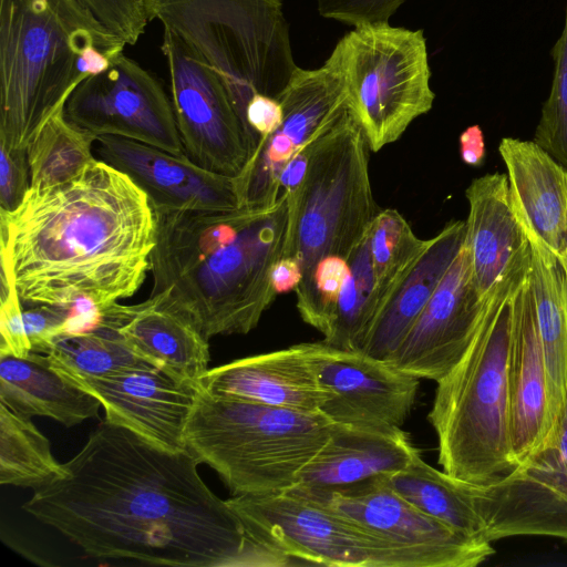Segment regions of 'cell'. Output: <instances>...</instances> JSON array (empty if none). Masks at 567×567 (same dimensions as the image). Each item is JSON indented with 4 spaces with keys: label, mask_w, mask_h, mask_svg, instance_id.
Instances as JSON below:
<instances>
[{
    "label": "cell",
    "mask_w": 567,
    "mask_h": 567,
    "mask_svg": "<svg viewBox=\"0 0 567 567\" xmlns=\"http://www.w3.org/2000/svg\"><path fill=\"white\" fill-rule=\"evenodd\" d=\"M188 451L159 447L102 421L22 508L97 559L173 567H281L255 543Z\"/></svg>",
    "instance_id": "6da1fadb"
},
{
    "label": "cell",
    "mask_w": 567,
    "mask_h": 567,
    "mask_svg": "<svg viewBox=\"0 0 567 567\" xmlns=\"http://www.w3.org/2000/svg\"><path fill=\"white\" fill-rule=\"evenodd\" d=\"M155 237L146 193L99 158L68 182L30 187L13 210L0 209V261L22 305L103 309L133 296Z\"/></svg>",
    "instance_id": "7a4b0ae2"
},
{
    "label": "cell",
    "mask_w": 567,
    "mask_h": 567,
    "mask_svg": "<svg viewBox=\"0 0 567 567\" xmlns=\"http://www.w3.org/2000/svg\"><path fill=\"white\" fill-rule=\"evenodd\" d=\"M155 217L151 295L190 319L208 340L255 329L277 296L271 270L286 246L285 196L269 207Z\"/></svg>",
    "instance_id": "3957f363"
},
{
    "label": "cell",
    "mask_w": 567,
    "mask_h": 567,
    "mask_svg": "<svg viewBox=\"0 0 567 567\" xmlns=\"http://www.w3.org/2000/svg\"><path fill=\"white\" fill-rule=\"evenodd\" d=\"M127 45L81 0H0V145L27 150L86 78Z\"/></svg>",
    "instance_id": "277c9868"
},
{
    "label": "cell",
    "mask_w": 567,
    "mask_h": 567,
    "mask_svg": "<svg viewBox=\"0 0 567 567\" xmlns=\"http://www.w3.org/2000/svg\"><path fill=\"white\" fill-rule=\"evenodd\" d=\"M517 290L491 298L467 349L436 382L429 413L442 470L472 484L497 482L518 466L508 377L512 298Z\"/></svg>",
    "instance_id": "5b68a950"
},
{
    "label": "cell",
    "mask_w": 567,
    "mask_h": 567,
    "mask_svg": "<svg viewBox=\"0 0 567 567\" xmlns=\"http://www.w3.org/2000/svg\"><path fill=\"white\" fill-rule=\"evenodd\" d=\"M332 422L298 412L219 398L202 386L184 431L186 450L219 475L233 495L292 488L328 441Z\"/></svg>",
    "instance_id": "8992f818"
},
{
    "label": "cell",
    "mask_w": 567,
    "mask_h": 567,
    "mask_svg": "<svg viewBox=\"0 0 567 567\" xmlns=\"http://www.w3.org/2000/svg\"><path fill=\"white\" fill-rule=\"evenodd\" d=\"M224 83L244 125L254 94L278 97L298 69L281 0H142Z\"/></svg>",
    "instance_id": "52a82bcc"
},
{
    "label": "cell",
    "mask_w": 567,
    "mask_h": 567,
    "mask_svg": "<svg viewBox=\"0 0 567 567\" xmlns=\"http://www.w3.org/2000/svg\"><path fill=\"white\" fill-rule=\"evenodd\" d=\"M370 151L352 106L312 141L291 251L301 281L327 258L348 260L380 210L370 183Z\"/></svg>",
    "instance_id": "ba28073f"
},
{
    "label": "cell",
    "mask_w": 567,
    "mask_h": 567,
    "mask_svg": "<svg viewBox=\"0 0 567 567\" xmlns=\"http://www.w3.org/2000/svg\"><path fill=\"white\" fill-rule=\"evenodd\" d=\"M336 47L351 106L372 152L398 141L432 109L435 94L422 29L389 23L358 27Z\"/></svg>",
    "instance_id": "9c48e42d"
},
{
    "label": "cell",
    "mask_w": 567,
    "mask_h": 567,
    "mask_svg": "<svg viewBox=\"0 0 567 567\" xmlns=\"http://www.w3.org/2000/svg\"><path fill=\"white\" fill-rule=\"evenodd\" d=\"M227 502L251 540L285 555L293 565L412 567L383 538L289 489L234 495Z\"/></svg>",
    "instance_id": "30bf717a"
},
{
    "label": "cell",
    "mask_w": 567,
    "mask_h": 567,
    "mask_svg": "<svg viewBox=\"0 0 567 567\" xmlns=\"http://www.w3.org/2000/svg\"><path fill=\"white\" fill-rule=\"evenodd\" d=\"M289 491L383 538L403 553L412 567H475L495 554L492 543L468 537L424 513L382 475L338 488Z\"/></svg>",
    "instance_id": "8fae6325"
},
{
    "label": "cell",
    "mask_w": 567,
    "mask_h": 567,
    "mask_svg": "<svg viewBox=\"0 0 567 567\" xmlns=\"http://www.w3.org/2000/svg\"><path fill=\"white\" fill-rule=\"evenodd\" d=\"M277 99L284 114L279 127L258 142L241 171L234 176L240 207L275 205L281 195L280 176L290 158L350 109L339 49L334 47L318 69L298 66Z\"/></svg>",
    "instance_id": "7c38bea8"
},
{
    "label": "cell",
    "mask_w": 567,
    "mask_h": 567,
    "mask_svg": "<svg viewBox=\"0 0 567 567\" xmlns=\"http://www.w3.org/2000/svg\"><path fill=\"white\" fill-rule=\"evenodd\" d=\"M171 101L186 155L217 174L236 176L256 143L220 78L173 32L164 29Z\"/></svg>",
    "instance_id": "4fadbf2b"
},
{
    "label": "cell",
    "mask_w": 567,
    "mask_h": 567,
    "mask_svg": "<svg viewBox=\"0 0 567 567\" xmlns=\"http://www.w3.org/2000/svg\"><path fill=\"white\" fill-rule=\"evenodd\" d=\"M64 114L96 136L123 137L186 155L161 81L125 54L106 71L83 80L69 96Z\"/></svg>",
    "instance_id": "5bb4252c"
},
{
    "label": "cell",
    "mask_w": 567,
    "mask_h": 567,
    "mask_svg": "<svg viewBox=\"0 0 567 567\" xmlns=\"http://www.w3.org/2000/svg\"><path fill=\"white\" fill-rule=\"evenodd\" d=\"M470 484L485 540L548 536L567 540V421L554 440L502 480Z\"/></svg>",
    "instance_id": "9a60e30c"
},
{
    "label": "cell",
    "mask_w": 567,
    "mask_h": 567,
    "mask_svg": "<svg viewBox=\"0 0 567 567\" xmlns=\"http://www.w3.org/2000/svg\"><path fill=\"white\" fill-rule=\"evenodd\" d=\"M326 399L320 412L332 423L399 429L408 419L419 378L361 351L307 342Z\"/></svg>",
    "instance_id": "2e32d148"
},
{
    "label": "cell",
    "mask_w": 567,
    "mask_h": 567,
    "mask_svg": "<svg viewBox=\"0 0 567 567\" xmlns=\"http://www.w3.org/2000/svg\"><path fill=\"white\" fill-rule=\"evenodd\" d=\"M491 298L483 300L476 291L470 256L463 244L388 362L419 379L437 382L467 349Z\"/></svg>",
    "instance_id": "e0dca14e"
},
{
    "label": "cell",
    "mask_w": 567,
    "mask_h": 567,
    "mask_svg": "<svg viewBox=\"0 0 567 567\" xmlns=\"http://www.w3.org/2000/svg\"><path fill=\"white\" fill-rule=\"evenodd\" d=\"M465 247L472 280L483 300L515 291L528 279L533 251L513 207L506 174H486L465 190Z\"/></svg>",
    "instance_id": "ac0fdd59"
},
{
    "label": "cell",
    "mask_w": 567,
    "mask_h": 567,
    "mask_svg": "<svg viewBox=\"0 0 567 567\" xmlns=\"http://www.w3.org/2000/svg\"><path fill=\"white\" fill-rule=\"evenodd\" d=\"M63 375L101 402L109 423L159 447L187 451L184 431L200 384L177 380L158 368L105 378Z\"/></svg>",
    "instance_id": "d6986e66"
},
{
    "label": "cell",
    "mask_w": 567,
    "mask_h": 567,
    "mask_svg": "<svg viewBox=\"0 0 567 567\" xmlns=\"http://www.w3.org/2000/svg\"><path fill=\"white\" fill-rule=\"evenodd\" d=\"M99 159L128 175L148 196L154 212L240 207L234 176L208 171L187 155L117 136H97Z\"/></svg>",
    "instance_id": "ffe728a7"
},
{
    "label": "cell",
    "mask_w": 567,
    "mask_h": 567,
    "mask_svg": "<svg viewBox=\"0 0 567 567\" xmlns=\"http://www.w3.org/2000/svg\"><path fill=\"white\" fill-rule=\"evenodd\" d=\"M508 377L513 451L519 465L550 443L555 433L529 279L512 298Z\"/></svg>",
    "instance_id": "44dd1931"
},
{
    "label": "cell",
    "mask_w": 567,
    "mask_h": 567,
    "mask_svg": "<svg viewBox=\"0 0 567 567\" xmlns=\"http://www.w3.org/2000/svg\"><path fill=\"white\" fill-rule=\"evenodd\" d=\"M199 384L215 396L298 412H320L326 399L307 343L208 369Z\"/></svg>",
    "instance_id": "7402d4cb"
},
{
    "label": "cell",
    "mask_w": 567,
    "mask_h": 567,
    "mask_svg": "<svg viewBox=\"0 0 567 567\" xmlns=\"http://www.w3.org/2000/svg\"><path fill=\"white\" fill-rule=\"evenodd\" d=\"M101 315L138 357L175 379L199 384L208 370V339L158 295L135 305L115 302Z\"/></svg>",
    "instance_id": "603a6c76"
},
{
    "label": "cell",
    "mask_w": 567,
    "mask_h": 567,
    "mask_svg": "<svg viewBox=\"0 0 567 567\" xmlns=\"http://www.w3.org/2000/svg\"><path fill=\"white\" fill-rule=\"evenodd\" d=\"M498 152L506 166L513 207L526 235L557 257L567 252V168L534 141L504 137Z\"/></svg>",
    "instance_id": "cb8c5ba5"
},
{
    "label": "cell",
    "mask_w": 567,
    "mask_h": 567,
    "mask_svg": "<svg viewBox=\"0 0 567 567\" xmlns=\"http://www.w3.org/2000/svg\"><path fill=\"white\" fill-rule=\"evenodd\" d=\"M421 453L402 427L332 424L330 436L293 487L331 489L405 468Z\"/></svg>",
    "instance_id": "d4e9b609"
},
{
    "label": "cell",
    "mask_w": 567,
    "mask_h": 567,
    "mask_svg": "<svg viewBox=\"0 0 567 567\" xmlns=\"http://www.w3.org/2000/svg\"><path fill=\"white\" fill-rule=\"evenodd\" d=\"M465 231V221L455 220L430 238L423 255L375 319L361 352L389 361L462 248Z\"/></svg>",
    "instance_id": "484cf974"
},
{
    "label": "cell",
    "mask_w": 567,
    "mask_h": 567,
    "mask_svg": "<svg viewBox=\"0 0 567 567\" xmlns=\"http://www.w3.org/2000/svg\"><path fill=\"white\" fill-rule=\"evenodd\" d=\"M0 403L25 416H45L66 427L95 417L102 408L91 393L61 374L49 355L0 357Z\"/></svg>",
    "instance_id": "4316f807"
},
{
    "label": "cell",
    "mask_w": 567,
    "mask_h": 567,
    "mask_svg": "<svg viewBox=\"0 0 567 567\" xmlns=\"http://www.w3.org/2000/svg\"><path fill=\"white\" fill-rule=\"evenodd\" d=\"M528 239L533 251L529 287L556 431L567 404V275L561 261L550 249L534 237Z\"/></svg>",
    "instance_id": "83f0119b"
},
{
    "label": "cell",
    "mask_w": 567,
    "mask_h": 567,
    "mask_svg": "<svg viewBox=\"0 0 567 567\" xmlns=\"http://www.w3.org/2000/svg\"><path fill=\"white\" fill-rule=\"evenodd\" d=\"M382 477L424 513L468 537L485 540L468 482L434 468L421 454L405 468Z\"/></svg>",
    "instance_id": "f1b7e54d"
},
{
    "label": "cell",
    "mask_w": 567,
    "mask_h": 567,
    "mask_svg": "<svg viewBox=\"0 0 567 567\" xmlns=\"http://www.w3.org/2000/svg\"><path fill=\"white\" fill-rule=\"evenodd\" d=\"M48 355L60 373L72 377L105 378L156 368L130 348L101 310L90 328L59 336Z\"/></svg>",
    "instance_id": "f546056e"
},
{
    "label": "cell",
    "mask_w": 567,
    "mask_h": 567,
    "mask_svg": "<svg viewBox=\"0 0 567 567\" xmlns=\"http://www.w3.org/2000/svg\"><path fill=\"white\" fill-rule=\"evenodd\" d=\"M66 473L31 417L0 403V483L38 489Z\"/></svg>",
    "instance_id": "4dcf8cb0"
},
{
    "label": "cell",
    "mask_w": 567,
    "mask_h": 567,
    "mask_svg": "<svg viewBox=\"0 0 567 567\" xmlns=\"http://www.w3.org/2000/svg\"><path fill=\"white\" fill-rule=\"evenodd\" d=\"M97 136L69 121L64 109L54 113L27 147L30 187L70 181L92 162Z\"/></svg>",
    "instance_id": "1f68e13d"
},
{
    "label": "cell",
    "mask_w": 567,
    "mask_h": 567,
    "mask_svg": "<svg viewBox=\"0 0 567 567\" xmlns=\"http://www.w3.org/2000/svg\"><path fill=\"white\" fill-rule=\"evenodd\" d=\"M348 265L333 326L322 341L340 349L360 351L381 308L368 233L351 252Z\"/></svg>",
    "instance_id": "d6a6232c"
},
{
    "label": "cell",
    "mask_w": 567,
    "mask_h": 567,
    "mask_svg": "<svg viewBox=\"0 0 567 567\" xmlns=\"http://www.w3.org/2000/svg\"><path fill=\"white\" fill-rule=\"evenodd\" d=\"M368 243L381 312L423 255L430 239L417 237L398 210L386 208L380 209L373 218L368 229Z\"/></svg>",
    "instance_id": "836d02e7"
},
{
    "label": "cell",
    "mask_w": 567,
    "mask_h": 567,
    "mask_svg": "<svg viewBox=\"0 0 567 567\" xmlns=\"http://www.w3.org/2000/svg\"><path fill=\"white\" fill-rule=\"evenodd\" d=\"M554 73L534 142L567 168V7L561 33L551 49Z\"/></svg>",
    "instance_id": "e575fe53"
},
{
    "label": "cell",
    "mask_w": 567,
    "mask_h": 567,
    "mask_svg": "<svg viewBox=\"0 0 567 567\" xmlns=\"http://www.w3.org/2000/svg\"><path fill=\"white\" fill-rule=\"evenodd\" d=\"M0 357H27L32 349L25 332L23 306L3 261H0Z\"/></svg>",
    "instance_id": "d590c367"
},
{
    "label": "cell",
    "mask_w": 567,
    "mask_h": 567,
    "mask_svg": "<svg viewBox=\"0 0 567 567\" xmlns=\"http://www.w3.org/2000/svg\"><path fill=\"white\" fill-rule=\"evenodd\" d=\"M96 18L126 44L144 34L148 19L142 0H81Z\"/></svg>",
    "instance_id": "8d00e7d4"
},
{
    "label": "cell",
    "mask_w": 567,
    "mask_h": 567,
    "mask_svg": "<svg viewBox=\"0 0 567 567\" xmlns=\"http://www.w3.org/2000/svg\"><path fill=\"white\" fill-rule=\"evenodd\" d=\"M406 0H316L320 16L353 28L389 23Z\"/></svg>",
    "instance_id": "74e56055"
},
{
    "label": "cell",
    "mask_w": 567,
    "mask_h": 567,
    "mask_svg": "<svg viewBox=\"0 0 567 567\" xmlns=\"http://www.w3.org/2000/svg\"><path fill=\"white\" fill-rule=\"evenodd\" d=\"M73 308L37 305L23 308L27 337L32 352L48 354L55 339L65 333Z\"/></svg>",
    "instance_id": "f35d334b"
},
{
    "label": "cell",
    "mask_w": 567,
    "mask_h": 567,
    "mask_svg": "<svg viewBox=\"0 0 567 567\" xmlns=\"http://www.w3.org/2000/svg\"><path fill=\"white\" fill-rule=\"evenodd\" d=\"M0 209L13 210L30 189L27 150L0 145Z\"/></svg>",
    "instance_id": "ab89813d"
},
{
    "label": "cell",
    "mask_w": 567,
    "mask_h": 567,
    "mask_svg": "<svg viewBox=\"0 0 567 567\" xmlns=\"http://www.w3.org/2000/svg\"><path fill=\"white\" fill-rule=\"evenodd\" d=\"M282 115L278 99L260 93L252 95L246 107L245 120L257 144L279 127Z\"/></svg>",
    "instance_id": "60d3db41"
},
{
    "label": "cell",
    "mask_w": 567,
    "mask_h": 567,
    "mask_svg": "<svg viewBox=\"0 0 567 567\" xmlns=\"http://www.w3.org/2000/svg\"><path fill=\"white\" fill-rule=\"evenodd\" d=\"M302 279V269L295 256L280 257L271 270V285L275 292L295 291Z\"/></svg>",
    "instance_id": "b9f144b4"
},
{
    "label": "cell",
    "mask_w": 567,
    "mask_h": 567,
    "mask_svg": "<svg viewBox=\"0 0 567 567\" xmlns=\"http://www.w3.org/2000/svg\"><path fill=\"white\" fill-rule=\"evenodd\" d=\"M460 154L462 161L470 166H478L485 157V143L478 125L468 126L460 135Z\"/></svg>",
    "instance_id": "7bdbcfd3"
},
{
    "label": "cell",
    "mask_w": 567,
    "mask_h": 567,
    "mask_svg": "<svg viewBox=\"0 0 567 567\" xmlns=\"http://www.w3.org/2000/svg\"><path fill=\"white\" fill-rule=\"evenodd\" d=\"M559 260L561 261L565 270H566V275H567V252H565L564 255L559 256L558 257Z\"/></svg>",
    "instance_id": "ee69618b"
}]
</instances>
